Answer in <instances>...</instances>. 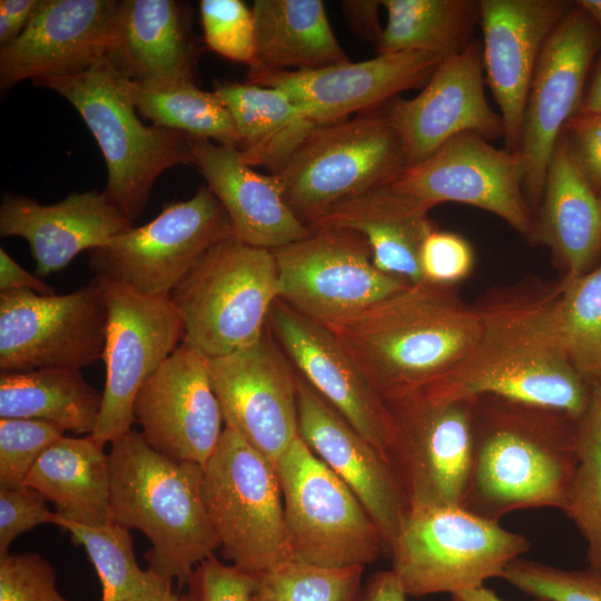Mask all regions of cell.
Masks as SVG:
<instances>
[{
    "mask_svg": "<svg viewBox=\"0 0 601 601\" xmlns=\"http://www.w3.org/2000/svg\"><path fill=\"white\" fill-rule=\"evenodd\" d=\"M558 283L520 282L491 290L474 306L481 333L472 351L418 392L435 403L499 396L578 420L591 393L568 359L552 319Z\"/></svg>",
    "mask_w": 601,
    "mask_h": 601,
    "instance_id": "1",
    "label": "cell"
},
{
    "mask_svg": "<svg viewBox=\"0 0 601 601\" xmlns=\"http://www.w3.org/2000/svg\"><path fill=\"white\" fill-rule=\"evenodd\" d=\"M386 404L424 390L476 344L481 318L456 286L425 280L349 316L322 323Z\"/></svg>",
    "mask_w": 601,
    "mask_h": 601,
    "instance_id": "2",
    "label": "cell"
},
{
    "mask_svg": "<svg viewBox=\"0 0 601 601\" xmlns=\"http://www.w3.org/2000/svg\"><path fill=\"white\" fill-rule=\"evenodd\" d=\"M470 401L473 466L462 508L497 522L519 510L563 511L578 464V420L493 395Z\"/></svg>",
    "mask_w": 601,
    "mask_h": 601,
    "instance_id": "3",
    "label": "cell"
},
{
    "mask_svg": "<svg viewBox=\"0 0 601 601\" xmlns=\"http://www.w3.org/2000/svg\"><path fill=\"white\" fill-rule=\"evenodd\" d=\"M110 522L140 531L150 542L148 569L185 587L219 542L204 495V469L171 460L129 431L111 443Z\"/></svg>",
    "mask_w": 601,
    "mask_h": 601,
    "instance_id": "4",
    "label": "cell"
},
{
    "mask_svg": "<svg viewBox=\"0 0 601 601\" xmlns=\"http://www.w3.org/2000/svg\"><path fill=\"white\" fill-rule=\"evenodd\" d=\"M33 85L56 91L79 112L107 165L105 190L131 221L142 213L165 170L193 165L190 136L142 124L131 99L130 79L107 56L82 72Z\"/></svg>",
    "mask_w": 601,
    "mask_h": 601,
    "instance_id": "5",
    "label": "cell"
},
{
    "mask_svg": "<svg viewBox=\"0 0 601 601\" xmlns=\"http://www.w3.org/2000/svg\"><path fill=\"white\" fill-rule=\"evenodd\" d=\"M184 324V342L207 358L257 342L278 299L272 250L235 236L208 249L169 293Z\"/></svg>",
    "mask_w": 601,
    "mask_h": 601,
    "instance_id": "6",
    "label": "cell"
},
{
    "mask_svg": "<svg viewBox=\"0 0 601 601\" xmlns=\"http://www.w3.org/2000/svg\"><path fill=\"white\" fill-rule=\"evenodd\" d=\"M530 545L524 535L462 506L410 508L388 553L407 597L421 598L501 578Z\"/></svg>",
    "mask_w": 601,
    "mask_h": 601,
    "instance_id": "7",
    "label": "cell"
},
{
    "mask_svg": "<svg viewBox=\"0 0 601 601\" xmlns=\"http://www.w3.org/2000/svg\"><path fill=\"white\" fill-rule=\"evenodd\" d=\"M406 167L384 107L317 126L275 174L298 219L311 226L331 207L390 185Z\"/></svg>",
    "mask_w": 601,
    "mask_h": 601,
    "instance_id": "8",
    "label": "cell"
},
{
    "mask_svg": "<svg viewBox=\"0 0 601 601\" xmlns=\"http://www.w3.org/2000/svg\"><path fill=\"white\" fill-rule=\"evenodd\" d=\"M275 466L290 560L325 568L364 566L386 552L363 504L299 436Z\"/></svg>",
    "mask_w": 601,
    "mask_h": 601,
    "instance_id": "9",
    "label": "cell"
},
{
    "mask_svg": "<svg viewBox=\"0 0 601 601\" xmlns=\"http://www.w3.org/2000/svg\"><path fill=\"white\" fill-rule=\"evenodd\" d=\"M203 469L206 508L223 558L253 575L290 560L276 466L226 426Z\"/></svg>",
    "mask_w": 601,
    "mask_h": 601,
    "instance_id": "10",
    "label": "cell"
},
{
    "mask_svg": "<svg viewBox=\"0 0 601 601\" xmlns=\"http://www.w3.org/2000/svg\"><path fill=\"white\" fill-rule=\"evenodd\" d=\"M234 236L223 205L209 187L166 204L149 223L130 227L89 253L95 276L148 296H169L203 255Z\"/></svg>",
    "mask_w": 601,
    "mask_h": 601,
    "instance_id": "11",
    "label": "cell"
},
{
    "mask_svg": "<svg viewBox=\"0 0 601 601\" xmlns=\"http://www.w3.org/2000/svg\"><path fill=\"white\" fill-rule=\"evenodd\" d=\"M107 305L102 359L106 383L96 427L89 434L105 446L131 431L136 395L184 342V324L169 296L140 294L96 276Z\"/></svg>",
    "mask_w": 601,
    "mask_h": 601,
    "instance_id": "12",
    "label": "cell"
},
{
    "mask_svg": "<svg viewBox=\"0 0 601 601\" xmlns=\"http://www.w3.org/2000/svg\"><path fill=\"white\" fill-rule=\"evenodd\" d=\"M272 252L278 298L319 323L355 314L410 285L380 270L367 242L348 229L312 228Z\"/></svg>",
    "mask_w": 601,
    "mask_h": 601,
    "instance_id": "13",
    "label": "cell"
},
{
    "mask_svg": "<svg viewBox=\"0 0 601 601\" xmlns=\"http://www.w3.org/2000/svg\"><path fill=\"white\" fill-rule=\"evenodd\" d=\"M106 328L107 305L96 276L65 295L0 293V371L80 370L102 359Z\"/></svg>",
    "mask_w": 601,
    "mask_h": 601,
    "instance_id": "14",
    "label": "cell"
},
{
    "mask_svg": "<svg viewBox=\"0 0 601 601\" xmlns=\"http://www.w3.org/2000/svg\"><path fill=\"white\" fill-rule=\"evenodd\" d=\"M387 406L390 464L407 509L462 506L473 466L471 401L435 403L415 393Z\"/></svg>",
    "mask_w": 601,
    "mask_h": 601,
    "instance_id": "15",
    "label": "cell"
},
{
    "mask_svg": "<svg viewBox=\"0 0 601 601\" xmlns=\"http://www.w3.org/2000/svg\"><path fill=\"white\" fill-rule=\"evenodd\" d=\"M390 186L430 208L450 201L492 213L535 244L520 152L495 148L479 135L455 136L428 158L406 166Z\"/></svg>",
    "mask_w": 601,
    "mask_h": 601,
    "instance_id": "16",
    "label": "cell"
},
{
    "mask_svg": "<svg viewBox=\"0 0 601 601\" xmlns=\"http://www.w3.org/2000/svg\"><path fill=\"white\" fill-rule=\"evenodd\" d=\"M600 50V31L574 1L544 46L526 99L520 155L531 207L541 203L554 148L566 122L580 111Z\"/></svg>",
    "mask_w": 601,
    "mask_h": 601,
    "instance_id": "17",
    "label": "cell"
},
{
    "mask_svg": "<svg viewBox=\"0 0 601 601\" xmlns=\"http://www.w3.org/2000/svg\"><path fill=\"white\" fill-rule=\"evenodd\" d=\"M224 423L276 465L298 436L297 372L267 329L252 345L208 358Z\"/></svg>",
    "mask_w": 601,
    "mask_h": 601,
    "instance_id": "18",
    "label": "cell"
},
{
    "mask_svg": "<svg viewBox=\"0 0 601 601\" xmlns=\"http://www.w3.org/2000/svg\"><path fill=\"white\" fill-rule=\"evenodd\" d=\"M266 327L296 372L390 463L394 443L390 408L334 334L279 298Z\"/></svg>",
    "mask_w": 601,
    "mask_h": 601,
    "instance_id": "19",
    "label": "cell"
},
{
    "mask_svg": "<svg viewBox=\"0 0 601 601\" xmlns=\"http://www.w3.org/2000/svg\"><path fill=\"white\" fill-rule=\"evenodd\" d=\"M484 83L482 45L473 40L441 61L418 95L384 106L406 166L423 161L461 134L472 132L489 141L503 138L502 118L490 107Z\"/></svg>",
    "mask_w": 601,
    "mask_h": 601,
    "instance_id": "20",
    "label": "cell"
},
{
    "mask_svg": "<svg viewBox=\"0 0 601 601\" xmlns=\"http://www.w3.org/2000/svg\"><path fill=\"white\" fill-rule=\"evenodd\" d=\"M134 414L155 451L204 466L224 431L208 358L181 343L141 385Z\"/></svg>",
    "mask_w": 601,
    "mask_h": 601,
    "instance_id": "21",
    "label": "cell"
},
{
    "mask_svg": "<svg viewBox=\"0 0 601 601\" xmlns=\"http://www.w3.org/2000/svg\"><path fill=\"white\" fill-rule=\"evenodd\" d=\"M441 61L427 52L404 51L315 70L247 72L246 82L283 90L322 126L383 108L398 93L425 85Z\"/></svg>",
    "mask_w": 601,
    "mask_h": 601,
    "instance_id": "22",
    "label": "cell"
},
{
    "mask_svg": "<svg viewBox=\"0 0 601 601\" xmlns=\"http://www.w3.org/2000/svg\"><path fill=\"white\" fill-rule=\"evenodd\" d=\"M119 0H41L21 35L0 48V87L82 72L108 56Z\"/></svg>",
    "mask_w": 601,
    "mask_h": 601,
    "instance_id": "23",
    "label": "cell"
},
{
    "mask_svg": "<svg viewBox=\"0 0 601 601\" xmlns=\"http://www.w3.org/2000/svg\"><path fill=\"white\" fill-rule=\"evenodd\" d=\"M566 0H481L484 79L499 107L504 148L520 152L530 86L544 46L573 7Z\"/></svg>",
    "mask_w": 601,
    "mask_h": 601,
    "instance_id": "24",
    "label": "cell"
},
{
    "mask_svg": "<svg viewBox=\"0 0 601 601\" xmlns=\"http://www.w3.org/2000/svg\"><path fill=\"white\" fill-rule=\"evenodd\" d=\"M297 422L300 440L356 495L390 552L407 512L392 465L298 373Z\"/></svg>",
    "mask_w": 601,
    "mask_h": 601,
    "instance_id": "25",
    "label": "cell"
},
{
    "mask_svg": "<svg viewBox=\"0 0 601 601\" xmlns=\"http://www.w3.org/2000/svg\"><path fill=\"white\" fill-rule=\"evenodd\" d=\"M130 227L132 221L106 190L75 191L50 205L7 194L0 206L1 237L27 240L40 278L63 269L83 250L106 246Z\"/></svg>",
    "mask_w": 601,
    "mask_h": 601,
    "instance_id": "26",
    "label": "cell"
},
{
    "mask_svg": "<svg viewBox=\"0 0 601 601\" xmlns=\"http://www.w3.org/2000/svg\"><path fill=\"white\" fill-rule=\"evenodd\" d=\"M195 166L223 205L239 242L274 250L312 231L287 205L274 175L256 173L236 147L190 136Z\"/></svg>",
    "mask_w": 601,
    "mask_h": 601,
    "instance_id": "27",
    "label": "cell"
},
{
    "mask_svg": "<svg viewBox=\"0 0 601 601\" xmlns=\"http://www.w3.org/2000/svg\"><path fill=\"white\" fill-rule=\"evenodd\" d=\"M131 81H195L198 48L185 6L174 0H120L107 56Z\"/></svg>",
    "mask_w": 601,
    "mask_h": 601,
    "instance_id": "28",
    "label": "cell"
},
{
    "mask_svg": "<svg viewBox=\"0 0 601 601\" xmlns=\"http://www.w3.org/2000/svg\"><path fill=\"white\" fill-rule=\"evenodd\" d=\"M430 207L394 190L390 185L370 190L331 207L309 228H341L361 235L374 265L408 284L423 280L420 252L434 229Z\"/></svg>",
    "mask_w": 601,
    "mask_h": 601,
    "instance_id": "29",
    "label": "cell"
},
{
    "mask_svg": "<svg viewBox=\"0 0 601 601\" xmlns=\"http://www.w3.org/2000/svg\"><path fill=\"white\" fill-rule=\"evenodd\" d=\"M536 243L550 248L563 280L590 272L601 255V200L575 167L562 134L546 170Z\"/></svg>",
    "mask_w": 601,
    "mask_h": 601,
    "instance_id": "30",
    "label": "cell"
},
{
    "mask_svg": "<svg viewBox=\"0 0 601 601\" xmlns=\"http://www.w3.org/2000/svg\"><path fill=\"white\" fill-rule=\"evenodd\" d=\"M255 57L248 72L315 70L349 62L321 0H256Z\"/></svg>",
    "mask_w": 601,
    "mask_h": 601,
    "instance_id": "31",
    "label": "cell"
},
{
    "mask_svg": "<svg viewBox=\"0 0 601 601\" xmlns=\"http://www.w3.org/2000/svg\"><path fill=\"white\" fill-rule=\"evenodd\" d=\"M24 484L62 519L91 526L110 522L109 456L90 435L60 437L38 459Z\"/></svg>",
    "mask_w": 601,
    "mask_h": 601,
    "instance_id": "32",
    "label": "cell"
},
{
    "mask_svg": "<svg viewBox=\"0 0 601 601\" xmlns=\"http://www.w3.org/2000/svg\"><path fill=\"white\" fill-rule=\"evenodd\" d=\"M214 92L228 109L239 134L238 150L252 167L277 173L318 126L283 90L224 81Z\"/></svg>",
    "mask_w": 601,
    "mask_h": 601,
    "instance_id": "33",
    "label": "cell"
},
{
    "mask_svg": "<svg viewBox=\"0 0 601 601\" xmlns=\"http://www.w3.org/2000/svg\"><path fill=\"white\" fill-rule=\"evenodd\" d=\"M102 393L77 368L48 367L0 373V418H33L65 431L91 434Z\"/></svg>",
    "mask_w": 601,
    "mask_h": 601,
    "instance_id": "34",
    "label": "cell"
},
{
    "mask_svg": "<svg viewBox=\"0 0 601 601\" xmlns=\"http://www.w3.org/2000/svg\"><path fill=\"white\" fill-rule=\"evenodd\" d=\"M386 23L377 55L422 51L442 61L463 51L480 23V1L383 0Z\"/></svg>",
    "mask_w": 601,
    "mask_h": 601,
    "instance_id": "35",
    "label": "cell"
},
{
    "mask_svg": "<svg viewBox=\"0 0 601 601\" xmlns=\"http://www.w3.org/2000/svg\"><path fill=\"white\" fill-rule=\"evenodd\" d=\"M137 112L154 126L238 148L240 138L228 109L215 92L195 81L142 83L130 80Z\"/></svg>",
    "mask_w": 601,
    "mask_h": 601,
    "instance_id": "36",
    "label": "cell"
},
{
    "mask_svg": "<svg viewBox=\"0 0 601 601\" xmlns=\"http://www.w3.org/2000/svg\"><path fill=\"white\" fill-rule=\"evenodd\" d=\"M55 525L69 532L73 544L86 550L101 582V601H155L173 584L138 565L129 530L112 522L85 525L58 514Z\"/></svg>",
    "mask_w": 601,
    "mask_h": 601,
    "instance_id": "37",
    "label": "cell"
},
{
    "mask_svg": "<svg viewBox=\"0 0 601 601\" xmlns=\"http://www.w3.org/2000/svg\"><path fill=\"white\" fill-rule=\"evenodd\" d=\"M552 319L572 366L588 383L601 382V264L558 283Z\"/></svg>",
    "mask_w": 601,
    "mask_h": 601,
    "instance_id": "38",
    "label": "cell"
},
{
    "mask_svg": "<svg viewBox=\"0 0 601 601\" xmlns=\"http://www.w3.org/2000/svg\"><path fill=\"white\" fill-rule=\"evenodd\" d=\"M578 464L563 512L585 542L588 568L601 572V382L591 384L577 421Z\"/></svg>",
    "mask_w": 601,
    "mask_h": 601,
    "instance_id": "39",
    "label": "cell"
},
{
    "mask_svg": "<svg viewBox=\"0 0 601 601\" xmlns=\"http://www.w3.org/2000/svg\"><path fill=\"white\" fill-rule=\"evenodd\" d=\"M364 566L325 568L294 560L256 575L253 601H357Z\"/></svg>",
    "mask_w": 601,
    "mask_h": 601,
    "instance_id": "40",
    "label": "cell"
},
{
    "mask_svg": "<svg viewBox=\"0 0 601 601\" xmlns=\"http://www.w3.org/2000/svg\"><path fill=\"white\" fill-rule=\"evenodd\" d=\"M501 579L515 589L549 601H601V572L563 569L536 561H513Z\"/></svg>",
    "mask_w": 601,
    "mask_h": 601,
    "instance_id": "41",
    "label": "cell"
},
{
    "mask_svg": "<svg viewBox=\"0 0 601 601\" xmlns=\"http://www.w3.org/2000/svg\"><path fill=\"white\" fill-rule=\"evenodd\" d=\"M65 432L47 421L0 418V487L24 484L38 459Z\"/></svg>",
    "mask_w": 601,
    "mask_h": 601,
    "instance_id": "42",
    "label": "cell"
},
{
    "mask_svg": "<svg viewBox=\"0 0 601 601\" xmlns=\"http://www.w3.org/2000/svg\"><path fill=\"white\" fill-rule=\"evenodd\" d=\"M199 9L207 46L216 53L249 67L255 57L252 9L240 0H201Z\"/></svg>",
    "mask_w": 601,
    "mask_h": 601,
    "instance_id": "43",
    "label": "cell"
},
{
    "mask_svg": "<svg viewBox=\"0 0 601 601\" xmlns=\"http://www.w3.org/2000/svg\"><path fill=\"white\" fill-rule=\"evenodd\" d=\"M0 601H68L56 587L52 564L32 552L0 555Z\"/></svg>",
    "mask_w": 601,
    "mask_h": 601,
    "instance_id": "44",
    "label": "cell"
},
{
    "mask_svg": "<svg viewBox=\"0 0 601 601\" xmlns=\"http://www.w3.org/2000/svg\"><path fill=\"white\" fill-rule=\"evenodd\" d=\"M473 266L474 253L464 237L435 228L425 237L420 252L423 280L455 286L472 273Z\"/></svg>",
    "mask_w": 601,
    "mask_h": 601,
    "instance_id": "45",
    "label": "cell"
},
{
    "mask_svg": "<svg viewBox=\"0 0 601 601\" xmlns=\"http://www.w3.org/2000/svg\"><path fill=\"white\" fill-rule=\"evenodd\" d=\"M185 585L180 601H253L256 575L211 555L193 570Z\"/></svg>",
    "mask_w": 601,
    "mask_h": 601,
    "instance_id": "46",
    "label": "cell"
},
{
    "mask_svg": "<svg viewBox=\"0 0 601 601\" xmlns=\"http://www.w3.org/2000/svg\"><path fill=\"white\" fill-rule=\"evenodd\" d=\"M56 518L43 495L31 486L0 487V555L9 553L19 535L40 524H55Z\"/></svg>",
    "mask_w": 601,
    "mask_h": 601,
    "instance_id": "47",
    "label": "cell"
},
{
    "mask_svg": "<svg viewBox=\"0 0 601 601\" xmlns=\"http://www.w3.org/2000/svg\"><path fill=\"white\" fill-rule=\"evenodd\" d=\"M573 162L588 185L601 195V112H579L563 128Z\"/></svg>",
    "mask_w": 601,
    "mask_h": 601,
    "instance_id": "48",
    "label": "cell"
},
{
    "mask_svg": "<svg viewBox=\"0 0 601 601\" xmlns=\"http://www.w3.org/2000/svg\"><path fill=\"white\" fill-rule=\"evenodd\" d=\"M341 7L351 30L375 46L383 29L378 19L382 1L347 0L342 1Z\"/></svg>",
    "mask_w": 601,
    "mask_h": 601,
    "instance_id": "49",
    "label": "cell"
},
{
    "mask_svg": "<svg viewBox=\"0 0 601 601\" xmlns=\"http://www.w3.org/2000/svg\"><path fill=\"white\" fill-rule=\"evenodd\" d=\"M41 0L0 1V48L14 41L28 26Z\"/></svg>",
    "mask_w": 601,
    "mask_h": 601,
    "instance_id": "50",
    "label": "cell"
},
{
    "mask_svg": "<svg viewBox=\"0 0 601 601\" xmlns=\"http://www.w3.org/2000/svg\"><path fill=\"white\" fill-rule=\"evenodd\" d=\"M31 290L39 295H56L55 289L39 276L22 268L9 254L0 248V293Z\"/></svg>",
    "mask_w": 601,
    "mask_h": 601,
    "instance_id": "51",
    "label": "cell"
},
{
    "mask_svg": "<svg viewBox=\"0 0 601 601\" xmlns=\"http://www.w3.org/2000/svg\"><path fill=\"white\" fill-rule=\"evenodd\" d=\"M406 598L394 572L385 570L372 575L357 601H406Z\"/></svg>",
    "mask_w": 601,
    "mask_h": 601,
    "instance_id": "52",
    "label": "cell"
},
{
    "mask_svg": "<svg viewBox=\"0 0 601 601\" xmlns=\"http://www.w3.org/2000/svg\"><path fill=\"white\" fill-rule=\"evenodd\" d=\"M598 58L593 62L579 112H601V53Z\"/></svg>",
    "mask_w": 601,
    "mask_h": 601,
    "instance_id": "53",
    "label": "cell"
},
{
    "mask_svg": "<svg viewBox=\"0 0 601 601\" xmlns=\"http://www.w3.org/2000/svg\"><path fill=\"white\" fill-rule=\"evenodd\" d=\"M451 601H503L492 590L481 585L477 588L464 590L452 594ZM533 601H549L544 599H534Z\"/></svg>",
    "mask_w": 601,
    "mask_h": 601,
    "instance_id": "54",
    "label": "cell"
},
{
    "mask_svg": "<svg viewBox=\"0 0 601 601\" xmlns=\"http://www.w3.org/2000/svg\"><path fill=\"white\" fill-rule=\"evenodd\" d=\"M575 2L588 13L601 33V0H579Z\"/></svg>",
    "mask_w": 601,
    "mask_h": 601,
    "instance_id": "55",
    "label": "cell"
},
{
    "mask_svg": "<svg viewBox=\"0 0 601 601\" xmlns=\"http://www.w3.org/2000/svg\"><path fill=\"white\" fill-rule=\"evenodd\" d=\"M155 601H180V595H178L174 590H173V584L169 585L166 591L160 595L158 597Z\"/></svg>",
    "mask_w": 601,
    "mask_h": 601,
    "instance_id": "56",
    "label": "cell"
},
{
    "mask_svg": "<svg viewBox=\"0 0 601 601\" xmlns=\"http://www.w3.org/2000/svg\"><path fill=\"white\" fill-rule=\"evenodd\" d=\"M600 200H601V196H600Z\"/></svg>",
    "mask_w": 601,
    "mask_h": 601,
    "instance_id": "57",
    "label": "cell"
},
{
    "mask_svg": "<svg viewBox=\"0 0 601 601\" xmlns=\"http://www.w3.org/2000/svg\"><path fill=\"white\" fill-rule=\"evenodd\" d=\"M601 196V195H600Z\"/></svg>",
    "mask_w": 601,
    "mask_h": 601,
    "instance_id": "58",
    "label": "cell"
}]
</instances>
